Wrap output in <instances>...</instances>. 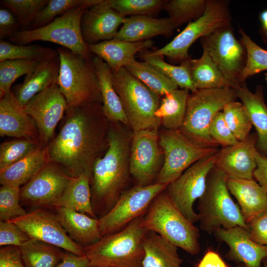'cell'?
I'll return each mask as SVG.
<instances>
[{"label": "cell", "instance_id": "obj_39", "mask_svg": "<svg viewBox=\"0 0 267 267\" xmlns=\"http://www.w3.org/2000/svg\"><path fill=\"white\" fill-rule=\"evenodd\" d=\"M58 55L56 50L37 44L18 45L3 40L0 42V62L7 60L29 59L44 61Z\"/></svg>", "mask_w": 267, "mask_h": 267}, {"label": "cell", "instance_id": "obj_40", "mask_svg": "<svg viewBox=\"0 0 267 267\" xmlns=\"http://www.w3.org/2000/svg\"><path fill=\"white\" fill-rule=\"evenodd\" d=\"M238 31L247 52L246 64L239 78L240 83L244 85L248 78L267 70V50L255 43L241 27Z\"/></svg>", "mask_w": 267, "mask_h": 267}, {"label": "cell", "instance_id": "obj_56", "mask_svg": "<svg viewBox=\"0 0 267 267\" xmlns=\"http://www.w3.org/2000/svg\"><path fill=\"white\" fill-rule=\"evenodd\" d=\"M260 19L262 25L261 32L267 34V9L261 13Z\"/></svg>", "mask_w": 267, "mask_h": 267}, {"label": "cell", "instance_id": "obj_5", "mask_svg": "<svg viewBox=\"0 0 267 267\" xmlns=\"http://www.w3.org/2000/svg\"><path fill=\"white\" fill-rule=\"evenodd\" d=\"M227 178L222 171L215 167L209 173L205 190L198 199L200 227L208 233L219 228L236 226L249 230L239 207L230 196Z\"/></svg>", "mask_w": 267, "mask_h": 267}, {"label": "cell", "instance_id": "obj_12", "mask_svg": "<svg viewBox=\"0 0 267 267\" xmlns=\"http://www.w3.org/2000/svg\"><path fill=\"white\" fill-rule=\"evenodd\" d=\"M205 51L224 77L235 87L244 85L239 81L247 60L246 48L233 33L231 23L200 39Z\"/></svg>", "mask_w": 267, "mask_h": 267}, {"label": "cell", "instance_id": "obj_31", "mask_svg": "<svg viewBox=\"0 0 267 267\" xmlns=\"http://www.w3.org/2000/svg\"><path fill=\"white\" fill-rule=\"evenodd\" d=\"M90 177L81 175L73 178L60 198L52 207L64 208L96 218L92 205Z\"/></svg>", "mask_w": 267, "mask_h": 267}, {"label": "cell", "instance_id": "obj_25", "mask_svg": "<svg viewBox=\"0 0 267 267\" xmlns=\"http://www.w3.org/2000/svg\"><path fill=\"white\" fill-rule=\"evenodd\" d=\"M59 68V55L41 61L26 75L22 83L13 88L12 91L16 98L25 105L37 94L57 83Z\"/></svg>", "mask_w": 267, "mask_h": 267}, {"label": "cell", "instance_id": "obj_21", "mask_svg": "<svg viewBox=\"0 0 267 267\" xmlns=\"http://www.w3.org/2000/svg\"><path fill=\"white\" fill-rule=\"evenodd\" d=\"M0 135L41 142L35 121L12 90L0 97Z\"/></svg>", "mask_w": 267, "mask_h": 267}, {"label": "cell", "instance_id": "obj_46", "mask_svg": "<svg viewBox=\"0 0 267 267\" xmlns=\"http://www.w3.org/2000/svg\"><path fill=\"white\" fill-rule=\"evenodd\" d=\"M49 0H2L0 3L16 17L22 30L30 28Z\"/></svg>", "mask_w": 267, "mask_h": 267}, {"label": "cell", "instance_id": "obj_13", "mask_svg": "<svg viewBox=\"0 0 267 267\" xmlns=\"http://www.w3.org/2000/svg\"><path fill=\"white\" fill-rule=\"evenodd\" d=\"M219 150L198 160L166 187V193L175 206L191 222H199L194 210L196 200L203 194L208 175L215 167Z\"/></svg>", "mask_w": 267, "mask_h": 267}, {"label": "cell", "instance_id": "obj_50", "mask_svg": "<svg viewBox=\"0 0 267 267\" xmlns=\"http://www.w3.org/2000/svg\"><path fill=\"white\" fill-rule=\"evenodd\" d=\"M252 239L267 246V211L247 223Z\"/></svg>", "mask_w": 267, "mask_h": 267}, {"label": "cell", "instance_id": "obj_51", "mask_svg": "<svg viewBox=\"0 0 267 267\" xmlns=\"http://www.w3.org/2000/svg\"><path fill=\"white\" fill-rule=\"evenodd\" d=\"M20 24L15 15L9 10L0 9V40L9 38L18 32Z\"/></svg>", "mask_w": 267, "mask_h": 267}, {"label": "cell", "instance_id": "obj_45", "mask_svg": "<svg viewBox=\"0 0 267 267\" xmlns=\"http://www.w3.org/2000/svg\"><path fill=\"white\" fill-rule=\"evenodd\" d=\"M40 62L29 59L7 60L0 62V97L11 90V87L17 79L28 74Z\"/></svg>", "mask_w": 267, "mask_h": 267}, {"label": "cell", "instance_id": "obj_42", "mask_svg": "<svg viewBox=\"0 0 267 267\" xmlns=\"http://www.w3.org/2000/svg\"><path fill=\"white\" fill-rule=\"evenodd\" d=\"M167 0H104V2L123 16H152L160 11Z\"/></svg>", "mask_w": 267, "mask_h": 267}, {"label": "cell", "instance_id": "obj_49", "mask_svg": "<svg viewBox=\"0 0 267 267\" xmlns=\"http://www.w3.org/2000/svg\"><path fill=\"white\" fill-rule=\"evenodd\" d=\"M31 238L19 226L10 221H0V246L20 247Z\"/></svg>", "mask_w": 267, "mask_h": 267}, {"label": "cell", "instance_id": "obj_38", "mask_svg": "<svg viewBox=\"0 0 267 267\" xmlns=\"http://www.w3.org/2000/svg\"><path fill=\"white\" fill-rule=\"evenodd\" d=\"M207 0H172L164 6L175 29L187 22L194 21L204 13Z\"/></svg>", "mask_w": 267, "mask_h": 267}, {"label": "cell", "instance_id": "obj_28", "mask_svg": "<svg viewBox=\"0 0 267 267\" xmlns=\"http://www.w3.org/2000/svg\"><path fill=\"white\" fill-rule=\"evenodd\" d=\"M263 89L262 86H258L255 92H253L245 84L234 89L257 131V147L267 155V105L264 100Z\"/></svg>", "mask_w": 267, "mask_h": 267}, {"label": "cell", "instance_id": "obj_33", "mask_svg": "<svg viewBox=\"0 0 267 267\" xmlns=\"http://www.w3.org/2000/svg\"><path fill=\"white\" fill-rule=\"evenodd\" d=\"M189 90L178 88L164 95L155 113L166 130H178L185 115Z\"/></svg>", "mask_w": 267, "mask_h": 267}, {"label": "cell", "instance_id": "obj_11", "mask_svg": "<svg viewBox=\"0 0 267 267\" xmlns=\"http://www.w3.org/2000/svg\"><path fill=\"white\" fill-rule=\"evenodd\" d=\"M159 142L164 159L154 183L167 185L178 178L192 164L219 150L195 142L179 129H166L159 133Z\"/></svg>", "mask_w": 267, "mask_h": 267}, {"label": "cell", "instance_id": "obj_4", "mask_svg": "<svg viewBox=\"0 0 267 267\" xmlns=\"http://www.w3.org/2000/svg\"><path fill=\"white\" fill-rule=\"evenodd\" d=\"M163 192L153 200L143 216V226L187 253L197 255L200 251L199 229L175 206L166 192Z\"/></svg>", "mask_w": 267, "mask_h": 267}, {"label": "cell", "instance_id": "obj_10", "mask_svg": "<svg viewBox=\"0 0 267 267\" xmlns=\"http://www.w3.org/2000/svg\"><path fill=\"white\" fill-rule=\"evenodd\" d=\"M89 8L81 6L72 9L44 27L19 31L9 40L18 45H27L36 41L51 42L87 58H92L80 27L82 16Z\"/></svg>", "mask_w": 267, "mask_h": 267}, {"label": "cell", "instance_id": "obj_7", "mask_svg": "<svg viewBox=\"0 0 267 267\" xmlns=\"http://www.w3.org/2000/svg\"><path fill=\"white\" fill-rule=\"evenodd\" d=\"M237 98L230 88L197 89L189 94L183 124L179 129L195 142L203 146L218 148L211 139L209 130L216 114L228 103Z\"/></svg>", "mask_w": 267, "mask_h": 267}, {"label": "cell", "instance_id": "obj_29", "mask_svg": "<svg viewBox=\"0 0 267 267\" xmlns=\"http://www.w3.org/2000/svg\"><path fill=\"white\" fill-rule=\"evenodd\" d=\"M95 74L102 98V110L108 121L128 125L120 99L113 85L112 70L100 57H93Z\"/></svg>", "mask_w": 267, "mask_h": 267}, {"label": "cell", "instance_id": "obj_44", "mask_svg": "<svg viewBox=\"0 0 267 267\" xmlns=\"http://www.w3.org/2000/svg\"><path fill=\"white\" fill-rule=\"evenodd\" d=\"M224 119L233 134L239 141L247 138L252 124L243 104L236 100L227 103L222 111Z\"/></svg>", "mask_w": 267, "mask_h": 267}, {"label": "cell", "instance_id": "obj_9", "mask_svg": "<svg viewBox=\"0 0 267 267\" xmlns=\"http://www.w3.org/2000/svg\"><path fill=\"white\" fill-rule=\"evenodd\" d=\"M229 1L207 0L204 14L189 22L186 27L169 43L153 51L146 50L151 55L167 56L180 63L190 59L188 49L198 39L207 36L231 23Z\"/></svg>", "mask_w": 267, "mask_h": 267}, {"label": "cell", "instance_id": "obj_57", "mask_svg": "<svg viewBox=\"0 0 267 267\" xmlns=\"http://www.w3.org/2000/svg\"><path fill=\"white\" fill-rule=\"evenodd\" d=\"M263 266L262 267H267V258H266L263 262ZM236 267H246L243 264H240L238 266H236Z\"/></svg>", "mask_w": 267, "mask_h": 267}, {"label": "cell", "instance_id": "obj_22", "mask_svg": "<svg viewBox=\"0 0 267 267\" xmlns=\"http://www.w3.org/2000/svg\"><path fill=\"white\" fill-rule=\"evenodd\" d=\"M257 137L249 135L245 140L219 150L215 167L227 178L253 179L257 168L254 152Z\"/></svg>", "mask_w": 267, "mask_h": 267}, {"label": "cell", "instance_id": "obj_34", "mask_svg": "<svg viewBox=\"0 0 267 267\" xmlns=\"http://www.w3.org/2000/svg\"><path fill=\"white\" fill-rule=\"evenodd\" d=\"M189 70L192 82L197 89L223 88L235 89L204 51L200 58L190 60Z\"/></svg>", "mask_w": 267, "mask_h": 267}, {"label": "cell", "instance_id": "obj_48", "mask_svg": "<svg viewBox=\"0 0 267 267\" xmlns=\"http://www.w3.org/2000/svg\"><path fill=\"white\" fill-rule=\"evenodd\" d=\"M209 133L212 140L223 147L233 145L239 141L227 126L222 111L218 113L214 118Z\"/></svg>", "mask_w": 267, "mask_h": 267}, {"label": "cell", "instance_id": "obj_24", "mask_svg": "<svg viewBox=\"0 0 267 267\" xmlns=\"http://www.w3.org/2000/svg\"><path fill=\"white\" fill-rule=\"evenodd\" d=\"M174 28L169 18H156L141 15L126 17L114 39L130 42L150 40L157 36L169 37Z\"/></svg>", "mask_w": 267, "mask_h": 267}, {"label": "cell", "instance_id": "obj_1", "mask_svg": "<svg viewBox=\"0 0 267 267\" xmlns=\"http://www.w3.org/2000/svg\"><path fill=\"white\" fill-rule=\"evenodd\" d=\"M107 121L101 103L68 107L58 134L46 146L48 161L72 178L86 175L90 178L94 162L108 147Z\"/></svg>", "mask_w": 267, "mask_h": 267}, {"label": "cell", "instance_id": "obj_23", "mask_svg": "<svg viewBox=\"0 0 267 267\" xmlns=\"http://www.w3.org/2000/svg\"><path fill=\"white\" fill-rule=\"evenodd\" d=\"M226 182L246 223L267 211V193L254 179L227 178Z\"/></svg>", "mask_w": 267, "mask_h": 267}, {"label": "cell", "instance_id": "obj_18", "mask_svg": "<svg viewBox=\"0 0 267 267\" xmlns=\"http://www.w3.org/2000/svg\"><path fill=\"white\" fill-rule=\"evenodd\" d=\"M72 178L59 166L48 161L20 188V201L36 207H52Z\"/></svg>", "mask_w": 267, "mask_h": 267}, {"label": "cell", "instance_id": "obj_41", "mask_svg": "<svg viewBox=\"0 0 267 267\" xmlns=\"http://www.w3.org/2000/svg\"><path fill=\"white\" fill-rule=\"evenodd\" d=\"M102 1V0H49L28 30L44 27L72 9L81 6L90 7Z\"/></svg>", "mask_w": 267, "mask_h": 267}, {"label": "cell", "instance_id": "obj_14", "mask_svg": "<svg viewBox=\"0 0 267 267\" xmlns=\"http://www.w3.org/2000/svg\"><path fill=\"white\" fill-rule=\"evenodd\" d=\"M167 185H137L123 191L112 208L99 219L102 236L117 232L134 219L144 215L153 200Z\"/></svg>", "mask_w": 267, "mask_h": 267}, {"label": "cell", "instance_id": "obj_30", "mask_svg": "<svg viewBox=\"0 0 267 267\" xmlns=\"http://www.w3.org/2000/svg\"><path fill=\"white\" fill-rule=\"evenodd\" d=\"M142 267H181L178 248L158 233L147 230L142 239Z\"/></svg>", "mask_w": 267, "mask_h": 267}, {"label": "cell", "instance_id": "obj_53", "mask_svg": "<svg viewBox=\"0 0 267 267\" xmlns=\"http://www.w3.org/2000/svg\"><path fill=\"white\" fill-rule=\"evenodd\" d=\"M257 168L254 173V178L267 193V157L257 148L254 152Z\"/></svg>", "mask_w": 267, "mask_h": 267}, {"label": "cell", "instance_id": "obj_37", "mask_svg": "<svg viewBox=\"0 0 267 267\" xmlns=\"http://www.w3.org/2000/svg\"><path fill=\"white\" fill-rule=\"evenodd\" d=\"M146 49L141 50L138 54L143 61L156 67L180 89H187L191 92L197 90L190 74L191 58L180 63L179 65H174L165 62L162 56L149 54Z\"/></svg>", "mask_w": 267, "mask_h": 267}, {"label": "cell", "instance_id": "obj_32", "mask_svg": "<svg viewBox=\"0 0 267 267\" xmlns=\"http://www.w3.org/2000/svg\"><path fill=\"white\" fill-rule=\"evenodd\" d=\"M46 147L0 171V184L20 187L28 182L48 162Z\"/></svg>", "mask_w": 267, "mask_h": 267}, {"label": "cell", "instance_id": "obj_59", "mask_svg": "<svg viewBox=\"0 0 267 267\" xmlns=\"http://www.w3.org/2000/svg\"><path fill=\"white\" fill-rule=\"evenodd\" d=\"M265 80H266L267 85V72L265 74Z\"/></svg>", "mask_w": 267, "mask_h": 267}, {"label": "cell", "instance_id": "obj_60", "mask_svg": "<svg viewBox=\"0 0 267 267\" xmlns=\"http://www.w3.org/2000/svg\"></svg>", "mask_w": 267, "mask_h": 267}, {"label": "cell", "instance_id": "obj_52", "mask_svg": "<svg viewBox=\"0 0 267 267\" xmlns=\"http://www.w3.org/2000/svg\"><path fill=\"white\" fill-rule=\"evenodd\" d=\"M0 267H26L18 247L7 246L0 249Z\"/></svg>", "mask_w": 267, "mask_h": 267}, {"label": "cell", "instance_id": "obj_26", "mask_svg": "<svg viewBox=\"0 0 267 267\" xmlns=\"http://www.w3.org/2000/svg\"><path fill=\"white\" fill-rule=\"evenodd\" d=\"M153 44V41L150 39L130 42L113 39L96 44H88V47L91 53L102 59L112 71L115 72L125 67L137 53L152 48Z\"/></svg>", "mask_w": 267, "mask_h": 267}, {"label": "cell", "instance_id": "obj_58", "mask_svg": "<svg viewBox=\"0 0 267 267\" xmlns=\"http://www.w3.org/2000/svg\"><path fill=\"white\" fill-rule=\"evenodd\" d=\"M262 36L263 39H264V42L267 44V34L261 32Z\"/></svg>", "mask_w": 267, "mask_h": 267}, {"label": "cell", "instance_id": "obj_2", "mask_svg": "<svg viewBox=\"0 0 267 267\" xmlns=\"http://www.w3.org/2000/svg\"><path fill=\"white\" fill-rule=\"evenodd\" d=\"M107 138V150L94 162L90 178L93 209L95 214L100 212L102 216L117 202L130 174L131 140L112 127Z\"/></svg>", "mask_w": 267, "mask_h": 267}, {"label": "cell", "instance_id": "obj_20", "mask_svg": "<svg viewBox=\"0 0 267 267\" xmlns=\"http://www.w3.org/2000/svg\"><path fill=\"white\" fill-rule=\"evenodd\" d=\"M217 238L229 248L226 258L246 267H261L267 258V246L259 244L251 238L249 230L236 226L219 228L214 232Z\"/></svg>", "mask_w": 267, "mask_h": 267}, {"label": "cell", "instance_id": "obj_6", "mask_svg": "<svg viewBox=\"0 0 267 267\" xmlns=\"http://www.w3.org/2000/svg\"><path fill=\"white\" fill-rule=\"evenodd\" d=\"M114 88L120 99L128 125L134 132L158 129L161 120L155 115L160 95L133 76L125 67L112 72Z\"/></svg>", "mask_w": 267, "mask_h": 267}, {"label": "cell", "instance_id": "obj_16", "mask_svg": "<svg viewBox=\"0 0 267 267\" xmlns=\"http://www.w3.org/2000/svg\"><path fill=\"white\" fill-rule=\"evenodd\" d=\"M10 221L33 239L38 240L78 256H84V248L68 235L56 216L37 209Z\"/></svg>", "mask_w": 267, "mask_h": 267}, {"label": "cell", "instance_id": "obj_15", "mask_svg": "<svg viewBox=\"0 0 267 267\" xmlns=\"http://www.w3.org/2000/svg\"><path fill=\"white\" fill-rule=\"evenodd\" d=\"M158 129L134 132L130 155V172L137 185L154 183L164 162Z\"/></svg>", "mask_w": 267, "mask_h": 267}, {"label": "cell", "instance_id": "obj_36", "mask_svg": "<svg viewBox=\"0 0 267 267\" xmlns=\"http://www.w3.org/2000/svg\"><path fill=\"white\" fill-rule=\"evenodd\" d=\"M125 68L135 78L159 95H165L178 87L160 71L149 63L130 60Z\"/></svg>", "mask_w": 267, "mask_h": 267}, {"label": "cell", "instance_id": "obj_8", "mask_svg": "<svg viewBox=\"0 0 267 267\" xmlns=\"http://www.w3.org/2000/svg\"><path fill=\"white\" fill-rule=\"evenodd\" d=\"M57 51L60 58L57 83L68 107L87 102L102 103L93 58H87L62 46Z\"/></svg>", "mask_w": 267, "mask_h": 267}, {"label": "cell", "instance_id": "obj_55", "mask_svg": "<svg viewBox=\"0 0 267 267\" xmlns=\"http://www.w3.org/2000/svg\"><path fill=\"white\" fill-rule=\"evenodd\" d=\"M197 267H228L225 262L216 252L208 251Z\"/></svg>", "mask_w": 267, "mask_h": 267}, {"label": "cell", "instance_id": "obj_47", "mask_svg": "<svg viewBox=\"0 0 267 267\" xmlns=\"http://www.w3.org/2000/svg\"><path fill=\"white\" fill-rule=\"evenodd\" d=\"M20 187L2 184L0 188V221H8L25 215L22 207Z\"/></svg>", "mask_w": 267, "mask_h": 267}, {"label": "cell", "instance_id": "obj_54", "mask_svg": "<svg viewBox=\"0 0 267 267\" xmlns=\"http://www.w3.org/2000/svg\"><path fill=\"white\" fill-rule=\"evenodd\" d=\"M89 262L86 256H78L65 252L62 260L55 267H89Z\"/></svg>", "mask_w": 267, "mask_h": 267}, {"label": "cell", "instance_id": "obj_3", "mask_svg": "<svg viewBox=\"0 0 267 267\" xmlns=\"http://www.w3.org/2000/svg\"><path fill=\"white\" fill-rule=\"evenodd\" d=\"M144 215L122 229L102 236L95 244L84 247L89 267H142V239L148 230L142 224Z\"/></svg>", "mask_w": 267, "mask_h": 267}, {"label": "cell", "instance_id": "obj_19", "mask_svg": "<svg viewBox=\"0 0 267 267\" xmlns=\"http://www.w3.org/2000/svg\"><path fill=\"white\" fill-rule=\"evenodd\" d=\"M125 17L106 5L104 0L87 9L81 20V31L87 44L114 39Z\"/></svg>", "mask_w": 267, "mask_h": 267}, {"label": "cell", "instance_id": "obj_43", "mask_svg": "<svg viewBox=\"0 0 267 267\" xmlns=\"http://www.w3.org/2000/svg\"><path fill=\"white\" fill-rule=\"evenodd\" d=\"M45 147L40 141L19 139L3 142L0 145V171Z\"/></svg>", "mask_w": 267, "mask_h": 267}, {"label": "cell", "instance_id": "obj_27", "mask_svg": "<svg viewBox=\"0 0 267 267\" xmlns=\"http://www.w3.org/2000/svg\"><path fill=\"white\" fill-rule=\"evenodd\" d=\"M56 217L69 237L83 247L95 244L102 237L99 219L71 209H56Z\"/></svg>", "mask_w": 267, "mask_h": 267}, {"label": "cell", "instance_id": "obj_35", "mask_svg": "<svg viewBox=\"0 0 267 267\" xmlns=\"http://www.w3.org/2000/svg\"><path fill=\"white\" fill-rule=\"evenodd\" d=\"M19 248L26 267H55L65 252L56 246L33 239Z\"/></svg>", "mask_w": 267, "mask_h": 267}, {"label": "cell", "instance_id": "obj_17", "mask_svg": "<svg viewBox=\"0 0 267 267\" xmlns=\"http://www.w3.org/2000/svg\"><path fill=\"white\" fill-rule=\"evenodd\" d=\"M24 110L35 121L40 140L46 147L53 139L58 122L63 119L68 105L57 83L35 95Z\"/></svg>", "mask_w": 267, "mask_h": 267}]
</instances>
